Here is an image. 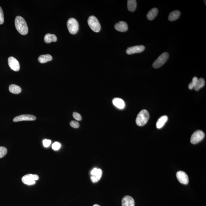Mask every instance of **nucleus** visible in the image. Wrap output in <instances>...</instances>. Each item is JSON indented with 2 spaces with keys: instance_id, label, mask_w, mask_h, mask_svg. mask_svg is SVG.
<instances>
[{
  "instance_id": "a211bd4d",
  "label": "nucleus",
  "mask_w": 206,
  "mask_h": 206,
  "mask_svg": "<svg viewBox=\"0 0 206 206\" xmlns=\"http://www.w3.org/2000/svg\"><path fill=\"white\" fill-rule=\"evenodd\" d=\"M168 117L166 115L163 116L158 120L156 123V127L158 129L162 128L168 121Z\"/></svg>"
},
{
  "instance_id": "6e6552de",
  "label": "nucleus",
  "mask_w": 206,
  "mask_h": 206,
  "mask_svg": "<svg viewBox=\"0 0 206 206\" xmlns=\"http://www.w3.org/2000/svg\"><path fill=\"white\" fill-rule=\"evenodd\" d=\"M102 171L101 169L94 168L91 171V179L93 183L98 182L101 178Z\"/></svg>"
},
{
  "instance_id": "ddd939ff",
  "label": "nucleus",
  "mask_w": 206,
  "mask_h": 206,
  "mask_svg": "<svg viewBox=\"0 0 206 206\" xmlns=\"http://www.w3.org/2000/svg\"><path fill=\"white\" fill-rule=\"evenodd\" d=\"M114 28L118 32H126L128 30V24L125 21H120L115 24Z\"/></svg>"
},
{
  "instance_id": "f03ea898",
  "label": "nucleus",
  "mask_w": 206,
  "mask_h": 206,
  "mask_svg": "<svg viewBox=\"0 0 206 206\" xmlns=\"http://www.w3.org/2000/svg\"><path fill=\"white\" fill-rule=\"evenodd\" d=\"M150 115L146 110H142L139 113L136 118V122L137 126H142L145 125L149 119Z\"/></svg>"
},
{
  "instance_id": "b1692460",
  "label": "nucleus",
  "mask_w": 206,
  "mask_h": 206,
  "mask_svg": "<svg viewBox=\"0 0 206 206\" xmlns=\"http://www.w3.org/2000/svg\"><path fill=\"white\" fill-rule=\"evenodd\" d=\"M7 149L6 148L4 147H0V158L4 157L7 153Z\"/></svg>"
},
{
  "instance_id": "aec40b11",
  "label": "nucleus",
  "mask_w": 206,
  "mask_h": 206,
  "mask_svg": "<svg viewBox=\"0 0 206 206\" xmlns=\"http://www.w3.org/2000/svg\"><path fill=\"white\" fill-rule=\"evenodd\" d=\"M181 15V12L179 10L173 11L169 14L168 17V19L171 21H176L177 20Z\"/></svg>"
},
{
  "instance_id": "f3484780",
  "label": "nucleus",
  "mask_w": 206,
  "mask_h": 206,
  "mask_svg": "<svg viewBox=\"0 0 206 206\" xmlns=\"http://www.w3.org/2000/svg\"><path fill=\"white\" fill-rule=\"evenodd\" d=\"M44 41L47 44L50 43L52 42H56L57 41V37L54 34L48 33L44 36Z\"/></svg>"
},
{
  "instance_id": "9b49d317",
  "label": "nucleus",
  "mask_w": 206,
  "mask_h": 206,
  "mask_svg": "<svg viewBox=\"0 0 206 206\" xmlns=\"http://www.w3.org/2000/svg\"><path fill=\"white\" fill-rule=\"evenodd\" d=\"M36 119L34 116L31 114H23L15 117L13 119V122H17L23 121H34Z\"/></svg>"
},
{
  "instance_id": "f8f14e48",
  "label": "nucleus",
  "mask_w": 206,
  "mask_h": 206,
  "mask_svg": "<svg viewBox=\"0 0 206 206\" xmlns=\"http://www.w3.org/2000/svg\"><path fill=\"white\" fill-rule=\"evenodd\" d=\"M176 177L180 183L184 184H187L189 179L187 174L183 171H180L176 173Z\"/></svg>"
},
{
  "instance_id": "0eeeda50",
  "label": "nucleus",
  "mask_w": 206,
  "mask_h": 206,
  "mask_svg": "<svg viewBox=\"0 0 206 206\" xmlns=\"http://www.w3.org/2000/svg\"><path fill=\"white\" fill-rule=\"evenodd\" d=\"M205 134L201 130H197L192 134L191 138V142L195 144L202 141L204 138Z\"/></svg>"
},
{
  "instance_id": "9d476101",
  "label": "nucleus",
  "mask_w": 206,
  "mask_h": 206,
  "mask_svg": "<svg viewBox=\"0 0 206 206\" xmlns=\"http://www.w3.org/2000/svg\"><path fill=\"white\" fill-rule=\"evenodd\" d=\"M145 49L144 46L136 45L130 47L126 50V53L128 55H132L136 53H140L143 52Z\"/></svg>"
},
{
  "instance_id": "dca6fc26",
  "label": "nucleus",
  "mask_w": 206,
  "mask_h": 206,
  "mask_svg": "<svg viewBox=\"0 0 206 206\" xmlns=\"http://www.w3.org/2000/svg\"><path fill=\"white\" fill-rule=\"evenodd\" d=\"M158 13V9L156 8H153L149 11L147 15V18L149 21H153L157 17Z\"/></svg>"
},
{
  "instance_id": "393cba45",
  "label": "nucleus",
  "mask_w": 206,
  "mask_h": 206,
  "mask_svg": "<svg viewBox=\"0 0 206 206\" xmlns=\"http://www.w3.org/2000/svg\"><path fill=\"white\" fill-rule=\"evenodd\" d=\"M197 79L198 78L196 77H194L192 79V81L188 85V87L189 89L191 90L194 89Z\"/></svg>"
},
{
  "instance_id": "20e7f679",
  "label": "nucleus",
  "mask_w": 206,
  "mask_h": 206,
  "mask_svg": "<svg viewBox=\"0 0 206 206\" xmlns=\"http://www.w3.org/2000/svg\"><path fill=\"white\" fill-rule=\"evenodd\" d=\"M67 26L69 32L71 34H76L79 30V24L75 18L69 19L67 23Z\"/></svg>"
},
{
  "instance_id": "412c9836",
  "label": "nucleus",
  "mask_w": 206,
  "mask_h": 206,
  "mask_svg": "<svg viewBox=\"0 0 206 206\" xmlns=\"http://www.w3.org/2000/svg\"><path fill=\"white\" fill-rule=\"evenodd\" d=\"M128 9L130 12L135 11L137 7V2L136 0H128L127 2Z\"/></svg>"
},
{
  "instance_id": "5701e85b",
  "label": "nucleus",
  "mask_w": 206,
  "mask_h": 206,
  "mask_svg": "<svg viewBox=\"0 0 206 206\" xmlns=\"http://www.w3.org/2000/svg\"><path fill=\"white\" fill-rule=\"evenodd\" d=\"M9 90L12 93L18 94L21 92V87L16 85L11 84L9 86Z\"/></svg>"
},
{
  "instance_id": "f257e3e1",
  "label": "nucleus",
  "mask_w": 206,
  "mask_h": 206,
  "mask_svg": "<svg viewBox=\"0 0 206 206\" xmlns=\"http://www.w3.org/2000/svg\"><path fill=\"white\" fill-rule=\"evenodd\" d=\"M15 27L18 32L23 35L27 34L28 27L25 19L21 16H17L16 17L15 21Z\"/></svg>"
},
{
  "instance_id": "423d86ee",
  "label": "nucleus",
  "mask_w": 206,
  "mask_h": 206,
  "mask_svg": "<svg viewBox=\"0 0 206 206\" xmlns=\"http://www.w3.org/2000/svg\"><path fill=\"white\" fill-rule=\"evenodd\" d=\"M39 177L36 174H28L23 176L22 181L24 184L28 185H33L36 183V181L38 180Z\"/></svg>"
},
{
  "instance_id": "7ed1b4c3",
  "label": "nucleus",
  "mask_w": 206,
  "mask_h": 206,
  "mask_svg": "<svg viewBox=\"0 0 206 206\" xmlns=\"http://www.w3.org/2000/svg\"><path fill=\"white\" fill-rule=\"evenodd\" d=\"M87 23L89 27L93 32L98 33L100 31V24L98 18L95 16H90L87 20Z\"/></svg>"
},
{
  "instance_id": "39448f33",
  "label": "nucleus",
  "mask_w": 206,
  "mask_h": 206,
  "mask_svg": "<svg viewBox=\"0 0 206 206\" xmlns=\"http://www.w3.org/2000/svg\"><path fill=\"white\" fill-rule=\"evenodd\" d=\"M169 54L167 52H164L155 60L152 65L154 68H158L161 67L165 64L169 58Z\"/></svg>"
},
{
  "instance_id": "a878e982",
  "label": "nucleus",
  "mask_w": 206,
  "mask_h": 206,
  "mask_svg": "<svg viewBox=\"0 0 206 206\" xmlns=\"http://www.w3.org/2000/svg\"><path fill=\"white\" fill-rule=\"evenodd\" d=\"M61 144L58 142H55L52 145V148L54 150H58L61 147Z\"/></svg>"
},
{
  "instance_id": "cd10ccee",
  "label": "nucleus",
  "mask_w": 206,
  "mask_h": 206,
  "mask_svg": "<svg viewBox=\"0 0 206 206\" xmlns=\"http://www.w3.org/2000/svg\"><path fill=\"white\" fill-rule=\"evenodd\" d=\"M70 125L71 127L75 128H78L79 126V124L78 122L75 121H71L70 122Z\"/></svg>"
},
{
  "instance_id": "4468645a",
  "label": "nucleus",
  "mask_w": 206,
  "mask_h": 206,
  "mask_svg": "<svg viewBox=\"0 0 206 206\" xmlns=\"http://www.w3.org/2000/svg\"><path fill=\"white\" fill-rule=\"evenodd\" d=\"M135 202L131 196H124L122 200V206H134Z\"/></svg>"
},
{
  "instance_id": "7c9ffc66",
  "label": "nucleus",
  "mask_w": 206,
  "mask_h": 206,
  "mask_svg": "<svg viewBox=\"0 0 206 206\" xmlns=\"http://www.w3.org/2000/svg\"><path fill=\"white\" fill-rule=\"evenodd\" d=\"M93 206H100L99 205H98V204H95V205H94Z\"/></svg>"
},
{
  "instance_id": "c85d7f7f",
  "label": "nucleus",
  "mask_w": 206,
  "mask_h": 206,
  "mask_svg": "<svg viewBox=\"0 0 206 206\" xmlns=\"http://www.w3.org/2000/svg\"><path fill=\"white\" fill-rule=\"evenodd\" d=\"M4 23V15L2 8L0 7V25H2Z\"/></svg>"
},
{
  "instance_id": "2eb2a0df",
  "label": "nucleus",
  "mask_w": 206,
  "mask_h": 206,
  "mask_svg": "<svg viewBox=\"0 0 206 206\" xmlns=\"http://www.w3.org/2000/svg\"><path fill=\"white\" fill-rule=\"evenodd\" d=\"M113 104L117 108L122 109L125 107V103L123 100L119 98H115L112 100Z\"/></svg>"
},
{
  "instance_id": "bb28decb",
  "label": "nucleus",
  "mask_w": 206,
  "mask_h": 206,
  "mask_svg": "<svg viewBox=\"0 0 206 206\" xmlns=\"http://www.w3.org/2000/svg\"><path fill=\"white\" fill-rule=\"evenodd\" d=\"M73 115L74 118H75V119L76 120L81 121L82 119L81 115L80 114H79V113L75 112H74L73 114Z\"/></svg>"
},
{
  "instance_id": "4be33fe9",
  "label": "nucleus",
  "mask_w": 206,
  "mask_h": 206,
  "mask_svg": "<svg viewBox=\"0 0 206 206\" xmlns=\"http://www.w3.org/2000/svg\"><path fill=\"white\" fill-rule=\"evenodd\" d=\"M205 84V81L203 78L198 79L196 84L194 87V89L196 91H198L200 89L202 88Z\"/></svg>"
},
{
  "instance_id": "6ab92c4d",
  "label": "nucleus",
  "mask_w": 206,
  "mask_h": 206,
  "mask_svg": "<svg viewBox=\"0 0 206 206\" xmlns=\"http://www.w3.org/2000/svg\"><path fill=\"white\" fill-rule=\"evenodd\" d=\"M52 57L51 55L49 54L41 55L39 56L38 60L39 62L41 64L48 62L52 60Z\"/></svg>"
},
{
  "instance_id": "c756f323",
  "label": "nucleus",
  "mask_w": 206,
  "mask_h": 206,
  "mask_svg": "<svg viewBox=\"0 0 206 206\" xmlns=\"http://www.w3.org/2000/svg\"><path fill=\"white\" fill-rule=\"evenodd\" d=\"M51 143V141L50 140L45 139L43 141V144L44 147H48L50 146Z\"/></svg>"
},
{
  "instance_id": "1a4fd4ad",
  "label": "nucleus",
  "mask_w": 206,
  "mask_h": 206,
  "mask_svg": "<svg viewBox=\"0 0 206 206\" xmlns=\"http://www.w3.org/2000/svg\"><path fill=\"white\" fill-rule=\"evenodd\" d=\"M8 64L11 69L15 71H18L20 69L19 63L15 58L10 56L8 60Z\"/></svg>"
}]
</instances>
